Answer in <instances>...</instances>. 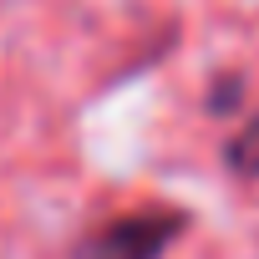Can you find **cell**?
Wrapping results in <instances>:
<instances>
[{
  "label": "cell",
  "instance_id": "6da1fadb",
  "mask_svg": "<svg viewBox=\"0 0 259 259\" xmlns=\"http://www.w3.org/2000/svg\"><path fill=\"white\" fill-rule=\"evenodd\" d=\"M183 213L178 208H138L122 213L112 224H102L92 239H81L76 259H158L178 234H183Z\"/></svg>",
  "mask_w": 259,
  "mask_h": 259
},
{
  "label": "cell",
  "instance_id": "7a4b0ae2",
  "mask_svg": "<svg viewBox=\"0 0 259 259\" xmlns=\"http://www.w3.org/2000/svg\"><path fill=\"white\" fill-rule=\"evenodd\" d=\"M229 168L244 173V178H259V122H249L244 133L234 138V148H229Z\"/></svg>",
  "mask_w": 259,
  "mask_h": 259
}]
</instances>
